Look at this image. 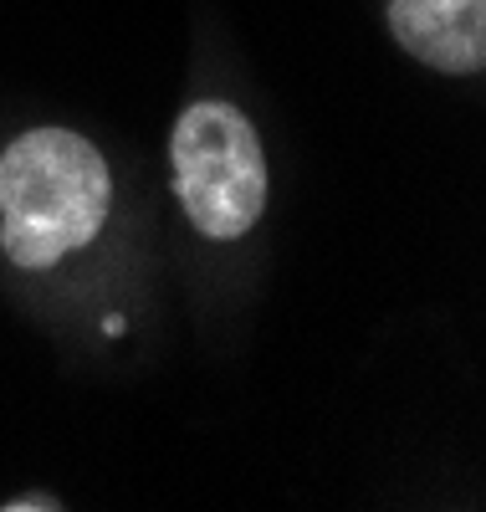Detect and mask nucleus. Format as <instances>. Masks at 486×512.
Returning <instances> with one entry per match:
<instances>
[{
  "instance_id": "f257e3e1",
  "label": "nucleus",
  "mask_w": 486,
  "mask_h": 512,
  "mask_svg": "<svg viewBox=\"0 0 486 512\" xmlns=\"http://www.w3.org/2000/svg\"><path fill=\"white\" fill-rule=\"evenodd\" d=\"M108 164L72 128H31L0 154V246L16 267H57L108 221Z\"/></svg>"
},
{
  "instance_id": "20e7f679",
  "label": "nucleus",
  "mask_w": 486,
  "mask_h": 512,
  "mask_svg": "<svg viewBox=\"0 0 486 512\" xmlns=\"http://www.w3.org/2000/svg\"><path fill=\"white\" fill-rule=\"evenodd\" d=\"M0 507H6V512H36V507H47L52 512L57 502L52 497H16V502H0Z\"/></svg>"
},
{
  "instance_id": "7ed1b4c3",
  "label": "nucleus",
  "mask_w": 486,
  "mask_h": 512,
  "mask_svg": "<svg viewBox=\"0 0 486 512\" xmlns=\"http://www.w3.org/2000/svg\"><path fill=\"white\" fill-rule=\"evenodd\" d=\"M389 31L435 72L471 77L486 67V0H389Z\"/></svg>"
},
{
  "instance_id": "f03ea898",
  "label": "nucleus",
  "mask_w": 486,
  "mask_h": 512,
  "mask_svg": "<svg viewBox=\"0 0 486 512\" xmlns=\"http://www.w3.org/2000/svg\"><path fill=\"white\" fill-rule=\"evenodd\" d=\"M174 190L185 216L210 241L246 236L267 210V159L261 139L241 108L231 103H190L169 134Z\"/></svg>"
}]
</instances>
